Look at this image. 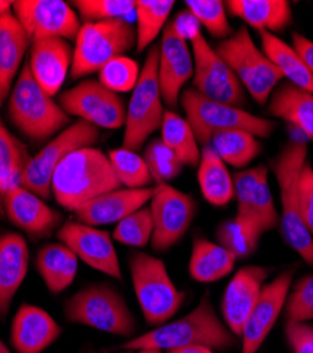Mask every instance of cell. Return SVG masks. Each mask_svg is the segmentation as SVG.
I'll return each mask as SVG.
<instances>
[{
	"mask_svg": "<svg viewBox=\"0 0 313 353\" xmlns=\"http://www.w3.org/2000/svg\"><path fill=\"white\" fill-rule=\"evenodd\" d=\"M236 338L220 319L206 294L185 316L168 321L150 332L134 336L120 347L122 350L136 352L140 349L169 350L188 345H202L213 350H227L235 346Z\"/></svg>",
	"mask_w": 313,
	"mask_h": 353,
	"instance_id": "cell-1",
	"label": "cell"
},
{
	"mask_svg": "<svg viewBox=\"0 0 313 353\" xmlns=\"http://www.w3.org/2000/svg\"><path fill=\"white\" fill-rule=\"evenodd\" d=\"M118 188L120 183L107 154L92 145L71 152L55 168L51 180L55 201L71 212Z\"/></svg>",
	"mask_w": 313,
	"mask_h": 353,
	"instance_id": "cell-2",
	"label": "cell"
},
{
	"mask_svg": "<svg viewBox=\"0 0 313 353\" xmlns=\"http://www.w3.org/2000/svg\"><path fill=\"white\" fill-rule=\"evenodd\" d=\"M307 144L291 140L271 161L281 194L279 232L281 236L299 257L313 268V236L306 229L299 207V175L307 161Z\"/></svg>",
	"mask_w": 313,
	"mask_h": 353,
	"instance_id": "cell-3",
	"label": "cell"
},
{
	"mask_svg": "<svg viewBox=\"0 0 313 353\" xmlns=\"http://www.w3.org/2000/svg\"><path fill=\"white\" fill-rule=\"evenodd\" d=\"M8 113L12 123L34 141L55 137L71 122L61 105L41 90L27 63L21 67L9 95Z\"/></svg>",
	"mask_w": 313,
	"mask_h": 353,
	"instance_id": "cell-4",
	"label": "cell"
},
{
	"mask_svg": "<svg viewBox=\"0 0 313 353\" xmlns=\"http://www.w3.org/2000/svg\"><path fill=\"white\" fill-rule=\"evenodd\" d=\"M64 316L71 323L89 327L116 336L134 338L137 321L122 294L105 283L83 287L64 304Z\"/></svg>",
	"mask_w": 313,
	"mask_h": 353,
	"instance_id": "cell-5",
	"label": "cell"
},
{
	"mask_svg": "<svg viewBox=\"0 0 313 353\" xmlns=\"http://www.w3.org/2000/svg\"><path fill=\"white\" fill-rule=\"evenodd\" d=\"M129 270L140 310L149 325L160 327L173 319L184 304L185 294L171 280L164 261L136 252L129 257Z\"/></svg>",
	"mask_w": 313,
	"mask_h": 353,
	"instance_id": "cell-6",
	"label": "cell"
},
{
	"mask_svg": "<svg viewBox=\"0 0 313 353\" xmlns=\"http://www.w3.org/2000/svg\"><path fill=\"white\" fill-rule=\"evenodd\" d=\"M180 102L197 143L204 145L220 132L246 130L255 137H268L277 126L274 121L255 116L241 108L211 101L193 88L182 91Z\"/></svg>",
	"mask_w": 313,
	"mask_h": 353,
	"instance_id": "cell-7",
	"label": "cell"
},
{
	"mask_svg": "<svg viewBox=\"0 0 313 353\" xmlns=\"http://www.w3.org/2000/svg\"><path fill=\"white\" fill-rule=\"evenodd\" d=\"M158 57L160 47L149 50L126 109L123 147L133 152L143 149L149 137L162 126L165 109L158 81Z\"/></svg>",
	"mask_w": 313,
	"mask_h": 353,
	"instance_id": "cell-8",
	"label": "cell"
},
{
	"mask_svg": "<svg viewBox=\"0 0 313 353\" xmlns=\"http://www.w3.org/2000/svg\"><path fill=\"white\" fill-rule=\"evenodd\" d=\"M215 50L232 68L251 98L266 106L283 77L255 46L247 27H240L235 34L220 41Z\"/></svg>",
	"mask_w": 313,
	"mask_h": 353,
	"instance_id": "cell-9",
	"label": "cell"
},
{
	"mask_svg": "<svg viewBox=\"0 0 313 353\" xmlns=\"http://www.w3.org/2000/svg\"><path fill=\"white\" fill-rule=\"evenodd\" d=\"M136 47V27L127 20L82 23L74 47V79L99 72L110 60Z\"/></svg>",
	"mask_w": 313,
	"mask_h": 353,
	"instance_id": "cell-10",
	"label": "cell"
},
{
	"mask_svg": "<svg viewBox=\"0 0 313 353\" xmlns=\"http://www.w3.org/2000/svg\"><path fill=\"white\" fill-rule=\"evenodd\" d=\"M99 139V129L91 123L78 121L50 140L40 153L28 160L21 176L20 185L34 192L43 199L51 194V180L55 168L74 150L91 147Z\"/></svg>",
	"mask_w": 313,
	"mask_h": 353,
	"instance_id": "cell-11",
	"label": "cell"
},
{
	"mask_svg": "<svg viewBox=\"0 0 313 353\" xmlns=\"http://www.w3.org/2000/svg\"><path fill=\"white\" fill-rule=\"evenodd\" d=\"M193 55V90L202 97L240 108L244 102L243 85L202 32L191 40Z\"/></svg>",
	"mask_w": 313,
	"mask_h": 353,
	"instance_id": "cell-12",
	"label": "cell"
},
{
	"mask_svg": "<svg viewBox=\"0 0 313 353\" xmlns=\"http://www.w3.org/2000/svg\"><path fill=\"white\" fill-rule=\"evenodd\" d=\"M61 108L98 129L116 130L126 123V103L99 79H85L60 95Z\"/></svg>",
	"mask_w": 313,
	"mask_h": 353,
	"instance_id": "cell-13",
	"label": "cell"
},
{
	"mask_svg": "<svg viewBox=\"0 0 313 353\" xmlns=\"http://www.w3.org/2000/svg\"><path fill=\"white\" fill-rule=\"evenodd\" d=\"M150 211L154 223L151 248L155 252H166L184 239L189 230L197 203L169 184H158L150 201Z\"/></svg>",
	"mask_w": 313,
	"mask_h": 353,
	"instance_id": "cell-14",
	"label": "cell"
},
{
	"mask_svg": "<svg viewBox=\"0 0 313 353\" xmlns=\"http://www.w3.org/2000/svg\"><path fill=\"white\" fill-rule=\"evenodd\" d=\"M12 12L32 41L76 40L82 27L76 10L63 0H17Z\"/></svg>",
	"mask_w": 313,
	"mask_h": 353,
	"instance_id": "cell-15",
	"label": "cell"
},
{
	"mask_svg": "<svg viewBox=\"0 0 313 353\" xmlns=\"http://www.w3.org/2000/svg\"><path fill=\"white\" fill-rule=\"evenodd\" d=\"M56 238L89 268L113 279H122L119 256L109 232L78 221H67L56 230Z\"/></svg>",
	"mask_w": 313,
	"mask_h": 353,
	"instance_id": "cell-16",
	"label": "cell"
},
{
	"mask_svg": "<svg viewBox=\"0 0 313 353\" xmlns=\"http://www.w3.org/2000/svg\"><path fill=\"white\" fill-rule=\"evenodd\" d=\"M295 272L288 270L266 284L259 301L250 312L241 338V353H257L270 332L272 331L281 311L285 307Z\"/></svg>",
	"mask_w": 313,
	"mask_h": 353,
	"instance_id": "cell-17",
	"label": "cell"
},
{
	"mask_svg": "<svg viewBox=\"0 0 313 353\" xmlns=\"http://www.w3.org/2000/svg\"><path fill=\"white\" fill-rule=\"evenodd\" d=\"M193 77V55L188 41L182 39L174 27L168 23L162 32L160 57H158V81L164 105L174 109L185 83Z\"/></svg>",
	"mask_w": 313,
	"mask_h": 353,
	"instance_id": "cell-18",
	"label": "cell"
},
{
	"mask_svg": "<svg viewBox=\"0 0 313 353\" xmlns=\"http://www.w3.org/2000/svg\"><path fill=\"white\" fill-rule=\"evenodd\" d=\"M2 199L9 221L32 238H47L64 223L60 211L51 208L45 199L20 184L13 185Z\"/></svg>",
	"mask_w": 313,
	"mask_h": 353,
	"instance_id": "cell-19",
	"label": "cell"
},
{
	"mask_svg": "<svg viewBox=\"0 0 313 353\" xmlns=\"http://www.w3.org/2000/svg\"><path fill=\"white\" fill-rule=\"evenodd\" d=\"M271 270L263 266H244L227 284L222 297V316L236 336H240L244 323L266 285Z\"/></svg>",
	"mask_w": 313,
	"mask_h": 353,
	"instance_id": "cell-20",
	"label": "cell"
},
{
	"mask_svg": "<svg viewBox=\"0 0 313 353\" xmlns=\"http://www.w3.org/2000/svg\"><path fill=\"white\" fill-rule=\"evenodd\" d=\"M74 48L63 39H44L32 41L28 68L36 82L50 97H55L71 72Z\"/></svg>",
	"mask_w": 313,
	"mask_h": 353,
	"instance_id": "cell-21",
	"label": "cell"
},
{
	"mask_svg": "<svg viewBox=\"0 0 313 353\" xmlns=\"http://www.w3.org/2000/svg\"><path fill=\"white\" fill-rule=\"evenodd\" d=\"M61 334V325L45 310L23 304L12 321L10 345L16 353H43Z\"/></svg>",
	"mask_w": 313,
	"mask_h": 353,
	"instance_id": "cell-22",
	"label": "cell"
},
{
	"mask_svg": "<svg viewBox=\"0 0 313 353\" xmlns=\"http://www.w3.org/2000/svg\"><path fill=\"white\" fill-rule=\"evenodd\" d=\"M154 188H118L102 194L100 196L85 203L74 212L78 222L89 226H103L119 223L126 216L146 207L151 201Z\"/></svg>",
	"mask_w": 313,
	"mask_h": 353,
	"instance_id": "cell-23",
	"label": "cell"
},
{
	"mask_svg": "<svg viewBox=\"0 0 313 353\" xmlns=\"http://www.w3.org/2000/svg\"><path fill=\"white\" fill-rule=\"evenodd\" d=\"M30 252L20 233L0 234V316H6L28 270Z\"/></svg>",
	"mask_w": 313,
	"mask_h": 353,
	"instance_id": "cell-24",
	"label": "cell"
},
{
	"mask_svg": "<svg viewBox=\"0 0 313 353\" xmlns=\"http://www.w3.org/2000/svg\"><path fill=\"white\" fill-rule=\"evenodd\" d=\"M32 40L13 12L0 19V106L9 98Z\"/></svg>",
	"mask_w": 313,
	"mask_h": 353,
	"instance_id": "cell-25",
	"label": "cell"
},
{
	"mask_svg": "<svg viewBox=\"0 0 313 353\" xmlns=\"http://www.w3.org/2000/svg\"><path fill=\"white\" fill-rule=\"evenodd\" d=\"M224 6L259 33H281L292 23V8L287 0H229Z\"/></svg>",
	"mask_w": 313,
	"mask_h": 353,
	"instance_id": "cell-26",
	"label": "cell"
},
{
	"mask_svg": "<svg viewBox=\"0 0 313 353\" xmlns=\"http://www.w3.org/2000/svg\"><path fill=\"white\" fill-rule=\"evenodd\" d=\"M267 110L313 140V94L290 82L282 83L272 92Z\"/></svg>",
	"mask_w": 313,
	"mask_h": 353,
	"instance_id": "cell-27",
	"label": "cell"
},
{
	"mask_svg": "<svg viewBox=\"0 0 313 353\" xmlns=\"http://www.w3.org/2000/svg\"><path fill=\"white\" fill-rule=\"evenodd\" d=\"M36 269L51 294L65 291L78 273V257L64 243H47L39 249Z\"/></svg>",
	"mask_w": 313,
	"mask_h": 353,
	"instance_id": "cell-28",
	"label": "cell"
},
{
	"mask_svg": "<svg viewBox=\"0 0 313 353\" xmlns=\"http://www.w3.org/2000/svg\"><path fill=\"white\" fill-rule=\"evenodd\" d=\"M197 183L204 198L213 207L223 208L235 198L233 176L209 145H204L201 152V161L197 164Z\"/></svg>",
	"mask_w": 313,
	"mask_h": 353,
	"instance_id": "cell-29",
	"label": "cell"
},
{
	"mask_svg": "<svg viewBox=\"0 0 313 353\" xmlns=\"http://www.w3.org/2000/svg\"><path fill=\"white\" fill-rule=\"evenodd\" d=\"M236 256L208 239H195L189 259V274L199 283H213L235 269Z\"/></svg>",
	"mask_w": 313,
	"mask_h": 353,
	"instance_id": "cell-30",
	"label": "cell"
},
{
	"mask_svg": "<svg viewBox=\"0 0 313 353\" xmlns=\"http://www.w3.org/2000/svg\"><path fill=\"white\" fill-rule=\"evenodd\" d=\"M260 40L261 51L278 68L282 77L301 90L313 94V77L294 47L281 40L277 34L267 32L260 33Z\"/></svg>",
	"mask_w": 313,
	"mask_h": 353,
	"instance_id": "cell-31",
	"label": "cell"
},
{
	"mask_svg": "<svg viewBox=\"0 0 313 353\" xmlns=\"http://www.w3.org/2000/svg\"><path fill=\"white\" fill-rule=\"evenodd\" d=\"M227 165L244 168L261 153V143L246 130H227L215 134L206 144Z\"/></svg>",
	"mask_w": 313,
	"mask_h": 353,
	"instance_id": "cell-32",
	"label": "cell"
},
{
	"mask_svg": "<svg viewBox=\"0 0 313 353\" xmlns=\"http://www.w3.org/2000/svg\"><path fill=\"white\" fill-rule=\"evenodd\" d=\"M161 140L174 152L182 165L197 167L201 161V149L195 137V133L185 117L174 110H165L161 126Z\"/></svg>",
	"mask_w": 313,
	"mask_h": 353,
	"instance_id": "cell-33",
	"label": "cell"
},
{
	"mask_svg": "<svg viewBox=\"0 0 313 353\" xmlns=\"http://www.w3.org/2000/svg\"><path fill=\"white\" fill-rule=\"evenodd\" d=\"M174 0H137L136 2V50L143 52L164 32Z\"/></svg>",
	"mask_w": 313,
	"mask_h": 353,
	"instance_id": "cell-34",
	"label": "cell"
},
{
	"mask_svg": "<svg viewBox=\"0 0 313 353\" xmlns=\"http://www.w3.org/2000/svg\"><path fill=\"white\" fill-rule=\"evenodd\" d=\"M32 156L25 145L17 140L0 119V196L16 184H20V176Z\"/></svg>",
	"mask_w": 313,
	"mask_h": 353,
	"instance_id": "cell-35",
	"label": "cell"
},
{
	"mask_svg": "<svg viewBox=\"0 0 313 353\" xmlns=\"http://www.w3.org/2000/svg\"><path fill=\"white\" fill-rule=\"evenodd\" d=\"M107 157L120 185L130 190H140L149 188L153 183V176L143 156H140L137 152L125 149L122 145L120 149L110 150Z\"/></svg>",
	"mask_w": 313,
	"mask_h": 353,
	"instance_id": "cell-36",
	"label": "cell"
},
{
	"mask_svg": "<svg viewBox=\"0 0 313 353\" xmlns=\"http://www.w3.org/2000/svg\"><path fill=\"white\" fill-rule=\"evenodd\" d=\"M217 243L236 256L246 259L259 248L261 233L254 225L240 222L236 218L223 222L216 230Z\"/></svg>",
	"mask_w": 313,
	"mask_h": 353,
	"instance_id": "cell-37",
	"label": "cell"
},
{
	"mask_svg": "<svg viewBox=\"0 0 313 353\" xmlns=\"http://www.w3.org/2000/svg\"><path fill=\"white\" fill-rule=\"evenodd\" d=\"M154 223L150 207H143L116 223L111 238L122 245L144 248L151 243Z\"/></svg>",
	"mask_w": 313,
	"mask_h": 353,
	"instance_id": "cell-38",
	"label": "cell"
},
{
	"mask_svg": "<svg viewBox=\"0 0 313 353\" xmlns=\"http://www.w3.org/2000/svg\"><path fill=\"white\" fill-rule=\"evenodd\" d=\"M143 159L157 185L168 184L182 172V163L161 139H154L147 144Z\"/></svg>",
	"mask_w": 313,
	"mask_h": 353,
	"instance_id": "cell-39",
	"label": "cell"
},
{
	"mask_svg": "<svg viewBox=\"0 0 313 353\" xmlns=\"http://www.w3.org/2000/svg\"><path fill=\"white\" fill-rule=\"evenodd\" d=\"M137 0H75L74 9L83 23L126 20L136 10Z\"/></svg>",
	"mask_w": 313,
	"mask_h": 353,
	"instance_id": "cell-40",
	"label": "cell"
},
{
	"mask_svg": "<svg viewBox=\"0 0 313 353\" xmlns=\"http://www.w3.org/2000/svg\"><path fill=\"white\" fill-rule=\"evenodd\" d=\"M186 9L204 26L213 39H227L232 34V27L227 19L224 2L220 0H186Z\"/></svg>",
	"mask_w": 313,
	"mask_h": 353,
	"instance_id": "cell-41",
	"label": "cell"
},
{
	"mask_svg": "<svg viewBox=\"0 0 313 353\" xmlns=\"http://www.w3.org/2000/svg\"><path fill=\"white\" fill-rule=\"evenodd\" d=\"M137 61L126 55L113 58L99 70V82L116 94H125L134 90L140 77Z\"/></svg>",
	"mask_w": 313,
	"mask_h": 353,
	"instance_id": "cell-42",
	"label": "cell"
},
{
	"mask_svg": "<svg viewBox=\"0 0 313 353\" xmlns=\"http://www.w3.org/2000/svg\"><path fill=\"white\" fill-rule=\"evenodd\" d=\"M266 171H268L267 165L261 164V165H257V167H252V168H247V170L239 171L233 176L235 198L237 201V214H236L235 218L237 221H240V222L251 223L257 229H259V226L255 225V222L251 218V203H252L254 191H255V188H257V184H259V181L261 179V175Z\"/></svg>",
	"mask_w": 313,
	"mask_h": 353,
	"instance_id": "cell-43",
	"label": "cell"
},
{
	"mask_svg": "<svg viewBox=\"0 0 313 353\" xmlns=\"http://www.w3.org/2000/svg\"><path fill=\"white\" fill-rule=\"evenodd\" d=\"M251 218L261 233L270 232L279 225V214L277 212L274 196L268 183V171H266L254 191L251 203Z\"/></svg>",
	"mask_w": 313,
	"mask_h": 353,
	"instance_id": "cell-44",
	"label": "cell"
},
{
	"mask_svg": "<svg viewBox=\"0 0 313 353\" xmlns=\"http://www.w3.org/2000/svg\"><path fill=\"white\" fill-rule=\"evenodd\" d=\"M287 322L303 323L313 319V274L305 276L290 290L285 303Z\"/></svg>",
	"mask_w": 313,
	"mask_h": 353,
	"instance_id": "cell-45",
	"label": "cell"
},
{
	"mask_svg": "<svg viewBox=\"0 0 313 353\" xmlns=\"http://www.w3.org/2000/svg\"><path fill=\"white\" fill-rule=\"evenodd\" d=\"M298 195L303 223L313 236V167L309 161L301 170Z\"/></svg>",
	"mask_w": 313,
	"mask_h": 353,
	"instance_id": "cell-46",
	"label": "cell"
},
{
	"mask_svg": "<svg viewBox=\"0 0 313 353\" xmlns=\"http://www.w3.org/2000/svg\"><path fill=\"white\" fill-rule=\"evenodd\" d=\"M285 338L292 353H313V327L306 322H287Z\"/></svg>",
	"mask_w": 313,
	"mask_h": 353,
	"instance_id": "cell-47",
	"label": "cell"
},
{
	"mask_svg": "<svg viewBox=\"0 0 313 353\" xmlns=\"http://www.w3.org/2000/svg\"><path fill=\"white\" fill-rule=\"evenodd\" d=\"M171 26L174 27V30L186 41H191L201 30V24L195 19V16L188 10H182L177 14V17L171 21Z\"/></svg>",
	"mask_w": 313,
	"mask_h": 353,
	"instance_id": "cell-48",
	"label": "cell"
},
{
	"mask_svg": "<svg viewBox=\"0 0 313 353\" xmlns=\"http://www.w3.org/2000/svg\"><path fill=\"white\" fill-rule=\"evenodd\" d=\"M292 47L301 55L310 75L313 77V41H310L307 37H305L299 33H294L292 34Z\"/></svg>",
	"mask_w": 313,
	"mask_h": 353,
	"instance_id": "cell-49",
	"label": "cell"
},
{
	"mask_svg": "<svg viewBox=\"0 0 313 353\" xmlns=\"http://www.w3.org/2000/svg\"><path fill=\"white\" fill-rule=\"evenodd\" d=\"M166 353H215V350L202 345H188V346L169 349L166 350Z\"/></svg>",
	"mask_w": 313,
	"mask_h": 353,
	"instance_id": "cell-50",
	"label": "cell"
},
{
	"mask_svg": "<svg viewBox=\"0 0 313 353\" xmlns=\"http://www.w3.org/2000/svg\"><path fill=\"white\" fill-rule=\"evenodd\" d=\"M13 2L12 0H0V19H2L6 13L12 12Z\"/></svg>",
	"mask_w": 313,
	"mask_h": 353,
	"instance_id": "cell-51",
	"label": "cell"
},
{
	"mask_svg": "<svg viewBox=\"0 0 313 353\" xmlns=\"http://www.w3.org/2000/svg\"><path fill=\"white\" fill-rule=\"evenodd\" d=\"M0 353H12V350L6 346V343L0 339Z\"/></svg>",
	"mask_w": 313,
	"mask_h": 353,
	"instance_id": "cell-52",
	"label": "cell"
},
{
	"mask_svg": "<svg viewBox=\"0 0 313 353\" xmlns=\"http://www.w3.org/2000/svg\"><path fill=\"white\" fill-rule=\"evenodd\" d=\"M137 353H162V350H158V349H140V350H137Z\"/></svg>",
	"mask_w": 313,
	"mask_h": 353,
	"instance_id": "cell-53",
	"label": "cell"
},
{
	"mask_svg": "<svg viewBox=\"0 0 313 353\" xmlns=\"http://www.w3.org/2000/svg\"><path fill=\"white\" fill-rule=\"evenodd\" d=\"M89 353H106V352H89ZM116 353H133V350H122V352H116Z\"/></svg>",
	"mask_w": 313,
	"mask_h": 353,
	"instance_id": "cell-54",
	"label": "cell"
},
{
	"mask_svg": "<svg viewBox=\"0 0 313 353\" xmlns=\"http://www.w3.org/2000/svg\"><path fill=\"white\" fill-rule=\"evenodd\" d=\"M0 218H2V210H0Z\"/></svg>",
	"mask_w": 313,
	"mask_h": 353,
	"instance_id": "cell-55",
	"label": "cell"
}]
</instances>
